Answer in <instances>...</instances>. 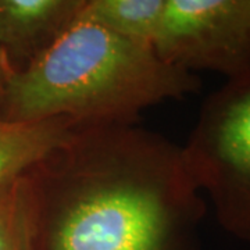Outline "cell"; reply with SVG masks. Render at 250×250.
<instances>
[{
	"instance_id": "cell-1",
	"label": "cell",
	"mask_w": 250,
	"mask_h": 250,
	"mask_svg": "<svg viewBox=\"0 0 250 250\" xmlns=\"http://www.w3.org/2000/svg\"><path fill=\"white\" fill-rule=\"evenodd\" d=\"M27 175L34 250H197L207 206L163 135L77 125Z\"/></svg>"
},
{
	"instance_id": "cell-2",
	"label": "cell",
	"mask_w": 250,
	"mask_h": 250,
	"mask_svg": "<svg viewBox=\"0 0 250 250\" xmlns=\"http://www.w3.org/2000/svg\"><path fill=\"white\" fill-rule=\"evenodd\" d=\"M200 88L197 74L166 62L153 46L117 35L80 13L45 53L11 72L0 117L136 124L145 110Z\"/></svg>"
},
{
	"instance_id": "cell-3",
	"label": "cell",
	"mask_w": 250,
	"mask_h": 250,
	"mask_svg": "<svg viewBox=\"0 0 250 250\" xmlns=\"http://www.w3.org/2000/svg\"><path fill=\"white\" fill-rule=\"evenodd\" d=\"M182 152L224 231L250 243V71L206 98Z\"/></svg>"
},
{
	"instance_id": "cell-4",
	"label": "cell",
	"mask_w": 250,
	"mask_h": 250,
	"mask_svg": "<svg viewBox=\"0 0 250 250\" xmlns=\"http://www.w3.org/2000/svg\"><path fill=\"white\" fill-rule=\"evenodd\" d=\"M154 50L185 71H250V0H166Z\"/></svg>"
},
{
	"instance_id": "cell-5",
	"label": "cell",
	"mask_w": 250,
	"mask_h": 250,
	"mask_svg": "<svg viewBox=\"0 0 250 250\" xmlns=\"http://www.w3.org/2000/svg\"><path fill=\"white\" fill-rule=\"evenodd\" d=\"M85 0H0V50L14 71L34 62L80 16Z\"/></svg>"
},
{
	"instance_id": "cell-6",
	"label": "cell",
	"mask_w": 250,
	"mask_h": 250,
	"mask_svg": "<svg viewBox=\"0 0 250 250\" xmlns=\"http://www.w3.org/2000/svg\"><path fill=\"white\" fill-rule=\"evenodd\" d=\"M77 125L68 118L13 121L0 117V188L28 174Z\"/></svg>"
},
{
	"instance_id": "cell-7",
	"label": "cell",
	"mask_w": 250,
	"mask_h": 250,
	"mask_svg": "<svg viewBox=\"0 0 250 250\" xmlns=\"http://www.w3.org/2000/svg\"><path fill=\"white\" fill-rule=\"evenodd\" d=\"M166 0H85L82 16L129 41L154 45Z\"/></svg>"
},
{
	"instance_id": "cell-8",
	"label": "cell",
	"mask_w": 250,
	"mask_h": 250,
	"mask_svg": "<svg viewBox=\"0 0 250 250\" xmlns=\"http://www.w3.org/2000/svg\"><path fill=\"white\" fill-rule=\"evenodd\" d=\"M0 250H34V218L29 179L0 188Z\"/></svg>"
},
{
	"instance_id": "cell-9",
	"label": "cell",
	"mask_w": 250,
	"mask_h": 250,
	"mask_svg": "<svg viewBox=\"0 0 250 250\" xmlns=\"http://www.w3.org/2000/svg\"><path fill=\"white\" fill-rule=\"evenodd\" d=\"M13 70V65L10 62L9 57L6 56L4 52L0 50V116H1V108L4 103V96H6V88H7V82H9L10 75Z\"/></svg>"
}]
</instances>
